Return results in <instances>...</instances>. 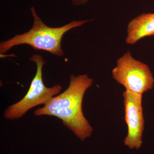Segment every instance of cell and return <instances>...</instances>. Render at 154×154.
Wrapping results in <instances>:
<instances>
[{
	"mask_svg": "<svg viewBox=\"0 0 154 154\" xmlns=\"http://www.w3.org/2000/svg\"><path fill=\"white\" fill-rule=\"evenodd\" d=\"M93 84V79L88 75H72L66 90L35 110L34 115L57 117L80 140H85L91 137L94 130L84 115L82 102L86 91Z\"/></svg>",
	"mask_w": 154,
	"mask_h": 154,
	"instance_id": "obj_1",
	"label": "cell"
},
{
	"mask_svg": "<svg viewBox=\"0 0 154 154\" xmlns=\"http://www.w3.org/2000/svg\"><path fill=\"white\" fill-rule=\"evenodd\" d=\"M30 10L33 19L32 28L26 33L17 34L13 38L1 42V54L6 53L14 46L28 45L34 49L47 51L57 56H63L64 53L62 48L61 41L64 35L71 29L91 21H73L61 27L51 28L42 21L33 7H31Z\"/></svg>",
	"mask_w": 154,
	"mask_h": 154,
	"instance_id": "obj_2",
	"label": "cell"
},
{
	"mask_svg": "<svg viewBox=\"0 0 154 154\" xmlns=\"http://www.w3.org/2000/svg\"><path fill=\"white\" fill-rule=\"evenodd\" d=\"M30 60L36 63V75L25 96L19 102L10 105L5 110L4 116L6 119L14 120L21 118L32 108L47 104L61 91L62 87L59 85L51 88H47L45 85L42 71L45 61L42 56L33 54L30 57Z\"/></svg>",
	"mask_w": 154,
	"mask_h": 154,
	"instance_id": "obj_3",
	"label": "cell"
},
{
	"mask_svg": "<svg viewBox=\"0 0 154 154\" xmlns=\"http://www.w3.org/2000/svg\"><path fill=\"white\" fill-rule=\"evenodd\" d=\"M112 76L126 91L141 95L154 87V77L148 66L135 59L130 51L117 60Z\"/></svg>",
	"mask_w": 154,
	"mask_h": 154,
	"instance_id": "obj_4",
	"label": "cell"
},
{
	"mask_svg": "<svg viewBox=\"0 0 154 154\" xmlns=\"http://www.w3.org/2000/svg\"><path fill=\"white\" fill-rule=\"evenodd\" d=\"M125 120L128 133L124 140L129 148L138 149L143 144L144 119L142 106L143 95L125 90L122 94Z\"/></svg>",
	"mask_w": 154,
	"mask_h": 154,
	"instance_id": "obj_5",
	"label": "cell"
},
{
	"mask_svg": "<svg viewBox=\"0 0 154 154\" xmlns=\"http://www.w3.org/2000/svg\"><path fill=\"white\" fill-rule=\"evenodd\" d=\"M126 44L134 45L142 38L154 35V14H143L129 22L127 29Z\"/></svg>",
	"mask_w": 154,
	"mask_h": 154,
	"instance_id": "obj_6",
	"label": "cell"
},
{
	"mask_svg": "<svg viewBox=\"0 0 154 154\" xmlns=\"http://www.w3.org/2000/svg\"><path fill=\"white\" fill-rule=\"evenodd\" d=\"M74 5L76 6L82 5L88 2L89 0H70Z\"/></svg>",
	"mask_w": 154,
	"mask_h": 154,
	"instance_id": "obj_7",
	"label": "cell"
}]
</instances>
